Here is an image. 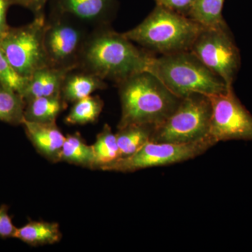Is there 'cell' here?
Wrapping results in <instances>:
<instances>
[{"label": "cell", "mask_w": 252, "mask_h": 252, "mask_svg": "<svg viewBox=\"0 0 252 252\" xmlns=\"http://www.w3.org/2000/svg\"><path fill=\"white\" fill-rule=\"evenodd\" d=\"M225 0H194L189 18L205 28L228 27L222 15Z\"/></svg>", "instance_id": "19"}, {"label": "cell", "mask_w": 252, "mask_h": 252, "mask_svg": "<svg viewBox=\"0 0 252 252\" xmlns=\"http://www.w3.org/2000/svg\"><path fill=\"white\" fill-rule=\"evenodd\" d=\"M14 238L31 246H41L59 243L62 239V233L57 223L32 220L16 228Z\"/></svg>", "instance_id": "15"}, {"label": "cell", "mask_w": 252, "mask_h": 252, "mask_svg": "<svg viewBox=\"0 0 252 252\" xmlns=\"http://www.w3.org/2000/svg\"><path fill=\"white\" fill-rule=\"evenodd\" d=\"M154 127L152 125L137 124L118 129L116 137L121 158L133 155L151 141Z\"/></svg>", "instance_id": "17"}, {"label": "cell", "mask_w": 252, "mask_h": 252, "mask_svg": "<svg viewBox=\"0 0 252 252\" xmlns=\"http://www.w3.org/2000/svg\"><path fill=\"white\" fill-rule=\"evenodd\" d=\"M154 56L140 49L124 33L109 26L90 32L78 63L77 69L116 84L148 70Z\"/></svg>", "instance_id": "1"}, {"label": "cell", "mask_w": 252, "mask_h": 252, "mask_svg": "<svg viewBox=\"0 0 252 252\" xmlns=\"http://www.w3.org/2000/svg\"><path fill=\"white\" fill-rule=\"evenodd\" d=\"M46 18L45 14L35 16L28 26L9 29L0 36V48L23 77L29 78L36 70L49 66L43 42Z\"/></svg>", "instance_id": "7"}, {"label": "cell", "mask_w": 252, "mask_h": 252, "mask_svg": "<svg viewBox=\"0 0 252 252\" xmlns=\"http://www.w3.org/2000/svg\"><path fill=\"white\" fill-rule=\"evenodd\" d=\"M216 144L210 137L185 144L157 143L149 141L133 155L119 159L102 170L131 172L179 163L201 156Z\"/></svg>", "instance_id": "9"}, {"label": "cell", "mask_w": 252, "mask_h": 252, "mask_svg": "<svg viewBox=\"0 0 252 252\" xmlns=\"http://www.w3.org/2000/svg\"><path fill=\"white\" fill-rule=\"evenodd\" d=\"M117 85L122 104L118 129L137 124L156 127L175 110L182 100L148 71L136 74Z\"/></svg>", "instance_id": "2"}, {"label": "cell", "mask_w": 252, "mask_h": 252, "mask_svg": "<svg viewBox=\"0 0 252 252\" xmlns=\"http://www.w3.org/2000/svg\"><path fill=\"white\" fill-rule=\"evenodd\" d=\"M11 4L9 0H0V35L9 30L6 23V12Z\"/></svg>", "instance_id": "27"}, {"label": "cell", "mask_w": 252, "mask_h": 252, "mask_svg": "<svg viewBox=\"0 0 252 252\" xmlns=\"http://www.w3.org/2000/svg\"><path fill=\"white\" fill-rule=\"evenodd\" d=\"M67 107L61 96L40 97L26 102L24 119L28 122L56 123L59 114Z\"/></svg>", "instance_id": "16"}, {"label": "cell", "mask_w": 252, "mask_h": 252, "mask_svg": "<svg viewBox=\"0 0 252 252\" xmlns=\"http://www.w3.org/2000/svg\"><path fill=\"white\" fill-rule=\"evenodd\" d=\"M147 71L180 99L193 94L215 95L230 87L190 51L154 56Z\"/></svg>", "instance_id": "4"}, {"label": "cell", "mask_w": 252, "mask_h": 252, "mask_svg": "<svg viewBox=\"0 0 252 252\" xmlns=\"http://www.w3.org/2000/svg\"><path fill=\"white\" fill-rule=\"evenodd\" d=\"M22 125L38 153L49 161H61V151L65 136L56 125V122L41 124L23 119Z\"/></svg>", "instance_id": "12"}, {"label": "cell", "mask_w": 252, "mask_h": 252, "mask_svg": "<svg viewBox=\"0 0 252 252\" xmlns=\"http://www.w3.org/2000/svg\"><path fill=\"white\" fill-rule=\"evenodd\" d=\"M28 81V78L16 72L0 48V85L22 95Z\"/></svg>", "instance_id": "23"}, {"label": "cell", "mask_w": 252, "mask_h": 252, "mask_svg": "<svg viewBox=\"0 0 252 252\" xmlns=\"http://www.w3.org/2000/svg\"><path fill=\"white\" fill-rule=\"evenodd\" d=\"M157 5L189 17L194 0H154Z\"/></svg>", "instance_id": "24"}, {"label": "cell", "mask_w": 252, "mask_h": 252, "mask_svg": "<svg viewBox=\"0 0 252 252\" xmlns=\"http://www.w3.org/2000/svg\"><path fill=\"white\" fill-rule=\"evenodd\" d=\"M190 51L227 86H233L241 66V56L229 28H204Z\"/></svg>", "instance_id": "8"}, {"label": "cell", "mask_w": 252, "mask_h": 252, "mask_svg": "<svg viewBox=\"0 0 252 252\" xmlns=\"http://www.w3.org/2000/svg\"><path fill=\"white\" fill-rule=\"evenodd\" d=\"M90 32L86 25L66 15L50 13L46 18L43 42L51 67L74 69Z\"/></svg>", "instance_id": "6"}, {"label": "cell", "mask_w": 252, "mask_h": 252, "mask_svg": "<svg viewBox=\"0 0 252 252\" xmlns=\"http://www.w3.org/2000/svg\"><path fill=\"white\" fill-rule=\"evenodd\" d=\"M61 161L96 169L95 158L92 145L86 144L79 132L65 136L61 154Z\"/></svg>", "instance_id": "18"}, {"label": "cell", "mask_w": 252, "mask_h": 252, "mask_svg": "<svg viewBox=\"0 0 252 252\" xmlns=\"http://www.w3.org/2000/svg\"><path fill=\"white\" fill-rule=\"evenodd\" d=\"M107 88V83L103 79L76 68L66 74L61 89V97L67 103H74L91 95L95 91Z\"/></svg>", "instance_id": "14"}, {"label": "cell", "mask_w": 252, "mask_h": 252, "mask_svg": "<svg viewBox=\"0 0 252 252\" xmlns=\"http://www.w3.org/2000/svg\"><path fill=\"white\" fill-rule=\"evenodd\" d=\"M212 105L209 96L193 94L154 127L151 141L157 143H193L210 137Z\"/></svg>", "instance_id": "5"}, {"label": "cell", "mask_w": 252, "mask_h": 252, "mask_svg": "<svg viewBox=\"0 0 252 252\" xmlns=\"http://www.w3.org/2000/svg\"><path fill=\"white\" fill-rule=\"evenodd\" d=\"M11 4H20L31 10L34 16L44 14V9L51 0H9Z\"/></svg>", "instance_id": "26"}, {"label": "cell", "mask_w": 252, "mask_h": 252, "mask_svg": "<svg viewBox=\"0 0 252 252\" xmlns=\"http://www.w3.org/2000/svg\"><path fill=\"white\" fill-rule=\"evenodd\" d=\"M0 36H1V35H0Z\"/></svg>", "instance_id": "28"}, {"label": "cell", "mask_w": 252, "mask_h": 252, "mask_svg": "<svg viewBox=\"0 0 252 252\" xmlns=\"http://www.w3.org/2000/svg\"><path fill=\"white\" fill-rule=\"evenodd\" d=\"M203 28L190 18L157 5L142 22L124 34L148 51L168 55L190 51Z\"/></svg>", "instance_id": "3"}, {"label": "cell", "mask_w": 252, "mask_h": 252, "mask_svg": "<svg viewBox=\"0 0 252 252\" xmlns=\"http://www.w3.org/2000/svg\"><path fill=\"white\" fill-rule=\"evenodd\" d=\"M104 107L98 95H91L73 103L64 122L69 125H86L97 122Z\"/></svg>", "instance_id": "21"}, {"label": "cell", "mask_w": 252, "mask_h": 252, "mask_svg": "<svg viewBox=\"0 0 252 252\" xmlns=\"http://www.w3.org/2000/svg\"><path fill=\"white\" fill-rule=\"evenodd\" d=\"M92 147L95 158L96 169L102 170L121 158L116 133L112 132L108 124H104Z\"/></svg>", "instance_id": "20"}, {"label": "cell", "mask_w": 252, "mask_h": 252, "mask_svg": "<svg viewBox=\"0 0 252 252\" xmlns=\"http://www.w3.org/2000/svg\"><path fill=\"white\" fill-rule=\"evenodd\" d=\"M16 228L13 224L6 207H1L0 208V238H14Z\"/></svg>", "instance_id": "25"}, {"label": "cell", "mask_w": 252, "mask_h": 252, "mask_svg": "<svg viewBox=\"0 0 252 252\" xmlns=\"http://www.w3.org/2000/svg\"><path fill=\"white\" fill-rule=\"evenodd\" d=\"M212 105L210 137L216 143L252 141V115L235 94L233 86L209 96Z\"/></svg>", "instance_id": "10"}, {"label": "cell", "mask_w": 252, "mask_h": 252, "mask_svg": "<svg viewBox=\"0 0 252 252\" xmlns=\"http://www.w3.org/2000/svg\"><path fill=\"white\" fill-rule=\"evenodd\" d=\"M26 102L21 94L0 85V121L22 124Z\"/></svg>", "instance_id": "22"}, {"label": "cell", "mask_w": 252, "mask_h": 252, "mask_svg": "<svg viewBox=\"0 0 252 252\" xmlns=\"http://www.w3.org/2000/svg\"><path fill=\"white\" fill-rule=\"evenodd\" d=\"M51 13L70 16L94 28L109 26L117 11V0H51Z\"/></svg>", "instance_id": "11"}, {"label": "cell", "mask_w": 252, "mask_h": 252, "mask_svg": "<svg viewBox=\"0 0 252 252\" xmlns=\"http://www.w3.org/2000/svg\"><path fill=\"white\" fill-rule=\"evenodd\" d=\"M72 69L47 66L36 70L28 78L22 97L25 102L40 97L61 96L66 74Z\"/></svg>", "instance_id": "13"}]
</instances>
